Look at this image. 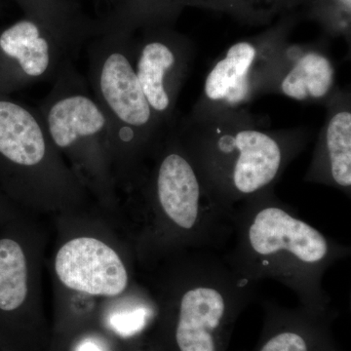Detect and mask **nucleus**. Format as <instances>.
<instances>
[{
    "instance_id": "obj_7",
    "label": "nucleus",
    "mask_w": 351,
    "mask_h": 351,
    "mask_svg": "<svg viewBox=\"0 0 351 351\" xmlns=\"http://www.w3.org/2000/svg\"><path fill=\"white\" fill-rule=\"evenodd\" d=\"M195 57V46L175 27L134 34L133 64L147 103L164 128L174 123L180 94Z\"/></svg>"
},
{
    "instance_id": "obj_8",
    "label": "nucleus",
    "mask_w": 351,
    "mask_h": 351,
    "mask_svg": "<svg viewBox=\"0 0 351 351\" xmlns=\"http://www.w3.org/2000/svg\"><path fill=\"white\" fill-rule=\"evenodd\" d=\"M80 46L31 17L0 29V94L56 80Z\"/></svg>"
},
{
    "instance_id": "obj_14",
    "label": "nucleus",
    "mask_w": 351,
    "mask_h": 351,
    "mask_svg": "<svg viewBox=\"0 0 351 351\" xmlns=\"http://www.w3.org/2000/svg\"><path fill=\"white\" fill-rule=\"evenodd\" d=\"M304 0H188V7L226 13L244 24L269 25L301 8Z\"/></svg>"
},
{
    "instance_id": "obj_4",
    "label": "nucleus",
    "mask_w": 351,
    "mask_h": 351,
    "mask_svg": "<svg viewBox=\"0 0 351 351\" xmlns=\"http://www.w3.org/2000/svg\"><path fill=\"white\" fill-rule=\"evenodd\" d=\"M154 154L152 195L173 239L195 250L219 248L233 234L230 214L208 189L174 123L164 131Z\"/></svg>"
},
{
    "instance_id": "obj_11",
    "label": "nucleus",
    "mask_w": 351,
    "mask_h": 351,
    "mask_svg": "<svg viewBox=\"0 0 351 351\" xmlns=\"http://www.w3.org/2000/svg\"><path fill=\"white\" fill-rule=\"evenodd\" d=\"M326 117L318 133L304 181L351 195V93L338 89L328 101Z\"/></svg>"
},
{
    "instance_id": "obj_18",
    "label": "nucleus",
    "mask_w": 351,
    "mask_h": 351,
    "mask_svg": "<svg viewBox=\"0 0 351 351\" xmlns=\"http://www.w3.org/2000/svg\"><path fill=\"white\" fill-rule=\"evenodd\" d=\"M149 316V311L143 307L113 314L110 318V326L113 331L117 332L120 336L131 337L145 327Z\"/></svg>"
},
{
    "instance_id": "obj_20",
    "label": "nucleus",
    "mask_w": 351,
    "mask_h": 351,
    "mask_svg": "<svg viewBox=\"0 0 351 351\" xmlns=\"http://www.w3.org/2000/svg\"><path fill=\"white\" fill-rule=\"evenodd\" d=\"M105 1L110 2V3H112V5H115L119 0H105Z\"/></svg>"
},
{
    "instance_id": "obj_5",
    "label": "nucleus",
    "mask_w": 351,
    "mask_h": 351,
    "mask_svg": "<svg viewBox=\"0 0 351 351\" xmlns=\"http://www.w3.org/2000/svg\"><path fill=\"white\" fill-rule=\"evenodd\" d=\"M257 283L237 276L223 257L195 250L180 265L174 304L179 351H219L228 323L252 300Z\"/></svg>"
},
{
    "instance_id": "obj_1",
    "label": "nucleus",
    "mask_w": 351,
    "mask_h": 351,
    "mask_svg": "<svg viewBox=\"0 0 351 351\" xmlns=\"http://www.w3.org/2000/svg\"><path fill=\"white\" fill-rule=\"evenodd\" d=\"M230 219L234 246L223 258L237 276L253 283L276 280L294 292L304 308L325 313L331 298L323 277L350 257V246L302 219L274 189L240 203Z\"/></svg>"
},
{
    "instance_id": "obj_13",
    "label": "nucleus",
    "mask_w": 351,
    "mask_h": 351,
    "mask_svg": "<svg viewBox=\"0 0 351 351\" xmlns=\"http://www.w3.org/2000/svg\"><path fill=\"white\" fill-rule=\"evenodd\" d=\"M25 16L39 21L82 46L95 36L96 22L82 12L71 0H14Z\"/></svg>"
},
{
    "instance_id": "obj_3",
    "label": "nucleus",
    "mask_w": 351,
    "mask_h": 351,
    "mask_svg": "<svg viewBox=\"0 0 351 351\" xmlns=\"http://www.w3.org/2000/svg\"><path fill=\"white\" fill-rule=\"evenodd\" d=\"M133 36L122 32L92 36L87 82L110 123L114 152L135 162L154 154L167 128L154 114L136 75Z\"/></svg>"
},
{
    "instance_id": "obj_19",
    "label": "nucleus",
    "mask_w": 351,
    "mask_h": 351,
    "mask_svg": "<svg viewBox=\"0 0 351 351\" xmlns=\"http://www.w3.org/2000/svg\"><path fill=\"white\" fill-rule=\"evenodd\" d=\"M76 351H101L99 346L92 341H84L82 345L78 346Z\"/></svg>"
},
{
    "instance_id": "obj_6",
    "label": "nucleus",
    "mask_w": 351,
    "mask_h": 351,
    "mask_svg": "<svg viewBox=\"0 0 351 351\" xmlns=\"http://www.w3.org/2000/svg\"><path fill=\"white\" fill-rule=\"evenodd\" d=\"M300 20V13L286 14L265 31L232 44L208 71L202 92L189 114L208 117L246 110L262 96V88L274 60Z\"/></svg>"
},
{
    "instance_id": "obj_17",
    "label": "nucleus",
    "mask_w": 351,
    "mask_h": 351,
    "mask_svg": "<svg viewBox=\"0 0 351 351\" xmlns=\"http://www.w3.org/2000/svg\"><path fill=\"white\" fill-rule=\"evenodd\" d=\"M258 351H311V341L302 329L285 327L269 337Z\"/></svg>"
},
{
    "instance_id": "obj_12",
    "label": "nucleus",
    "mask_w": 351,
    "mask_h": 351,
    "mask_svg": "<svg viewBox=\"0 0 351 351\" xmlns=\"http://www.w3.org/2000/svg\"><path fill=\"white\" fill-rule=\"evenodd\" d=\"M188 0H119L100 21H96L95 34L122 32L134 34L143 29L176 23Z\"/></svg>"
},
{
    "instance_id": "obj_16",
    "label": "nucleus",
    "mask_w": 351,
    "mask_h": 351,
    "mask_svg": "<svg viewBox=\"0 0 351 351\" xmlns=\"http://www.w3.org/2000/svg\"><path fill=\"white\" fill-rule=\"evenodd\" d=\"M302 13L319 25L326 38H343L350 47L351 0H304Z\"/></svg>"
},
{
    "instance_id": "obj_10",
    "label": "nucleus",
    "mask_w": 351,
    "mask_h": 351,
    "mask_svg": "<svg viewBox=\"0 0 351 351\" xmlns=\"http://www.w3.org/2000/svg\"><path fill=\"white\" fill-rule=\"evenodd\" d=\"M55 269L64 285L86 294L115 297L128 286V272L119 254L91 237L64 244L58 252Z\"/></svg>"
},
{
    "instance_id": "obj_9",
    "label": "nucleus",
    "mask_w": 351,
    "mask_h": 351,
    "mask_svg": "<svg viewBox=\"0 0 351 351\" xmlns=\"http://www.w3.org/2000/svg\"><path fill=\"white\" fill-rule=\"evenodd\" d=\"M336 64L324 40L281 48L265 78L263 95H279L301 103L325 106L338 91Z\"/></svg>"
},
{
    "instance_id": "obj_2",
    "label": "nucleus",
    "mask_w": 351,
    "mask_h": 351,
    "mask_svg": "<svg viewBox=\"0 0 351 351\" xmlns=\"http://www.w3.org/2000/svg\"><path fill=\"white\" fill-rule=\"evenodd\" d=\"M174 125L215 199L230 214L276 188L313 136L306 126L270 129L248 110L178 117Z\"/></svg>"
},
{
    "instance_id": "obj_15",
    "label": "nucleus",
    "mask_w": 351,
    "mask_h": 351,
    "mask_svg": "<svg viewBox=\"0 0 351 351\" xmlns=\"http://www.w3.org/2000/svg\"><path fill=\"white\" fill-rule=\"evenodd\" d=\"M27 294V262L23 249L12 239L0 240V309L15 311Z\"/></svg>"
}]
</instances>
